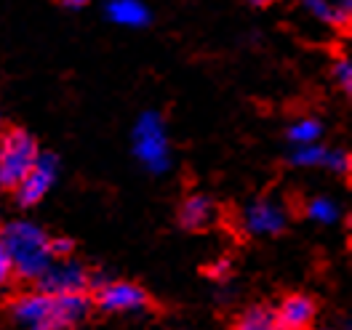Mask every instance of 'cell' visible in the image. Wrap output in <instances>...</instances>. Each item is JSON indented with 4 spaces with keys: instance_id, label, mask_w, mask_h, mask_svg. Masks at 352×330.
Returning a JSON list of instances; mask_svg holds the SVG:
<instances>
[{
    "instance_id": "6da1fadb",
    "label": "cell",
    "mask_w": 352,
    "mask_h": 330,
    "mask_svg": "<svg viewBox=\"0 0 352 330\" xmlns=\"http://www.w3.org/2000/svg\"><path fill=\"white\" fill-rule=\"evenodd\" d=\"M88 314L83 293H27L11 304V320L22 330H72Z\"/></svg>"
},
{
    "instance_id": "7a4b0ae2",
    "label": "cell",
    "mask_w": 352,
    "mask_h": 330,
    "mask_svg": "<svg viewBox=\"0 0 352 330\" xmlns=\"http://www.w3.org/2000/svg\"><path fill=\"white\" fill-rule=\"evenodd\" d=\"M3 248L8 250V259L14 264V272H19L27 280H41L45 269L54 261L51 240L38 224L30 221H11L3 229Z\"/></svg>"
},
{
    "instance_id": "3957f363",
    "label": "cell",
    "mask_w": 352,
    "mask_h": 330,
    "mask_svg": "<svg viewBox=\"0 0 352 330\" xmlns=\"http://www.w3.org/2000/svg\"><path fill=\"white\" fill-rule=\"evenodd\" d=\"M133 154L150 174H166L171 168V144L157 112H144L133 126Z\"/></svg>"
},
{
    "instance_id": "277c9868",
    "label": "cell",
    "mask_w": 352,
    "mask_h": 330,
    "mask_svg": "<svg viewBox=\"0 0 352 330\" xmlns=\"http://www.w3.org/2000/svg\"><path fill=\"white\" fill-rule=\"evenodd\" d=\"M38 147L32 136L11 131L0 144V187H16L38 160Z\"/></svg>"
},
{
    "instance_id": "5b68a950",
    "label": "cell",
    "mask_w": 352,
    "mask_h": 330,
    "mask_svg": "<svg viewBox=\"0 0 352 330\" xmlns=\"http://www.w3.org/2000/svg\"><path fill=\"white\" fill-rule=\"evenodd\" d=\"M88 285V272L83 264L72 261V259H54L51 266L41 274V287L45 293L62 296V293H83V287Z\"/></svg>"
},
{
    "instance_id": "8992f818",
    "label": "cell",
    "mask_w": 352,
    "mask_h": 330,
    "mask_svg": "<svg viewBox=\"0 0 352 330\" xmlns=\"http://www.w3.org/2000/svg\"><path fill=\"white\" fill-rule=\"evenodd\" d=\"M59 176L56 160L51 154H38L35 165L30 168V174L16 184V198L22 205H35L48 195V189L54 187V181Z\"/></svg>"
},
{
    "instance_id": "52a82bcc",
    "label": "cell",
    "mask_w": 352,
    "mask_h": 330,
    "mask_svg": "<svg viewBox=\"0 0 352 330\" xmlns=\"http://www.w3.org/2000/svg\"><path fill=\"white\" fill-rule=\"evenodd\" d=\"M99 307L104 311H142L147 307V293L133 283H107L99 290Z\"/></svg>"
},
{
    "instance_id": "ba28073f",
    "label": "cell",
    "mask_w": 352,
    "mask_h": 330,
    "mask_svg": "<svg viewBox=\"0 0 352 330\" xmlns=\"http://www.w3.org/2000/svg\"><path fill=\"white\" fill-rule=\"evenodd\" d=\"M245 229L251 235H278L286 226V208L272 202V200H259L245 208Z\"/></svg>"
},
{
    "instance_id": "9c48e42d",
    "label": "cell",
    "mask_w": 352,
    "mask_h": 330,
    "mask_svg": "<svg viewBox=\"0 0 352 330\" xmlns=\"http://www.w3.org/2000/svg\"><path fill=\"white\" fill-rule=\"evenodd\" d=\"M278 328L280 330H309L312 320H315V304L309 296H288L275 311Z\"/></svg>"
},
{
    "instance_id": "30bf717a",
    "label": "cell",
    "mask_w": 352,
    "mask_h": 330,
    "mask_svg": "<svg viewBox=\"0 0 352 330\" xmlns=\"http://www.w3.org/2000/svg\"><path fill=\"white\" fill-rule=\"evenodd\" d=\"M107 16L118 27H144L150 22V11L142 0H110L107 3Z\"/></svg>"
},
{
    "instance_id": "8fae6325",
    "label": "cell",
    "mask_w": 352,
    "mask_h": 330,
    "mask_svg": "<svg viewBox=\"0 0 352 330\" xmlns=\"http://www.w3.org/2000/svg\"><path fill=\"white\" fill-rule=\"evenodd\" d=\"M211 213H214L211 202L206 198H200V195H195V198H190L182 205V224L190 226V229H195V226L208 224V221H211Z\"/></svg>"
},
{
    "instance_id": "7c38bea8",
    "label": "cell",
    "mask_w": 352,
    "mask_h": 330,
    "mask_svg": "<svg viewBox=\"0 0 352 330\" xmlns=\"http://www.w3.org/2000/svg\"><path fill=\"white\" fill-rule=\"evenodd\" d=\"M235 330H280L278 328V320L270 309H248L245 314L238 317Z\"/></svg>"
},
{
    "instance_id": "4fadbf2b",
    "label": "cell",
    "mask_w": 352,
    "mask_h": 330,
    "mask_svg": "<svg viewBox=\"0 0 352 330\" xmlns=\"http://www.w3.org/2000/svg\"><path fill=\"white\" fill-rule=\"evenodd\" d=\"M320 123L318 120H312V117H302V120H296L291 128H288V139L296 144V147H302V144H315L318 139H320Z\"/></svg>"
},
{
    "instance_id": "5bb4252c",
    "label": "cell",
    "mask_w": 352,
    "mask_h": 330,
    "mask_svg": "<svg viewBox=\"0 0 352 330\" xmlns=\"http://www.w3.org/2000/svg\"><path fill=\"white\" fill-rule=\"evenodd\" d=\"M326 160V150L315 141V144H302L296 147L294 154H291V163L294 165H302V168H312V165H323Z\"/></svg>"
},
{
    "instance_id": "9a60e30c",
    "label": "cell",
    "mask_w": 352,
    "mask_h": 330,
    "mask_svg": "<svg viewBox=\"0 0 352 330\" xmlns=\"http://www.w3.org/2000/svg\"><path fill=\"white\" fill-rule=\"evenodd\" d=\"M307 213L309 219L318 221V224H333L339 219V208L331 198H315L307 205Z\"/></svg>"
},
{
    "instance_id": "2e32d148",
    "label": "cell",
    "mask_w": 352,
    "mask_h": 330,
    "mask_svg": "<svg viewBox=\"0 0 352 330\" xmlns=\"http://www.w3.org/2000/svg\"><path fill=\"white\" fill-rule=\"evenodd\" d=\"M302 8L307 11L309 16H315L318 22L336 24V14H333V3L331 0H299Z\"/></svg>"
},
{
    "instance_id": "e0dca14e",
    "label": "cell",
    "mask_w": 352,
    "mask_h": 330,
    "mask_svg": "<svg viewBox=\"0 0 352 330\" xmlns=\"http://www.w3.org/2000/svg\"><path fill=\"white\" fill-rule=\"evenodd\" d=\"M323 165L336 171V174H347L350 171V154L342 152V150H326V160Z\"/></svg>"
},
{
    "instance_id": "ac0fdd59",
    "label": "cell",
    "mask_w": 352,
    "mask_h": 330,
    "mask_svg": "<svg viewBox=\"0 0 352 330\" xmlns=\"http://www.w3.org/2000/svg\"><path fill=\"white\" fill-rule=\"evenodd\" d=\"M333 75H336V83H339L344 91L352 89V64H350V59H339V62H336V67H333Z\"/></svg>"
},
{
    "instance_id": "d6986e66",
    "label": "cell",
    "mask_w": 352,
    "mask_h": 330,
    "mask_svg": "<svg viewBox=\"0 0 352 330\" xmlns=\"http://www.w3.org/2000/svg\"><path fill=\"white\" fill-rule=\"evenodd\" d=\"M11 274H14V264H11V259H8V250H6L3 242H0V285H6Z\"/></svg>"
},
{
    "instance_id": "ffe728a7",
    "label": "cell",
    "mask_w": 352,
    "mask_h": 330,
    "mask_svg": "<svg viewBox=\"0 0 352 330\" xmlns=\"http://www.w3.org/2000/svg\"><path fill=\"white\" fill-rule=\"evenodd\" d=\"M69 240H51V253H54V259L59 256V259H65L67 253H69Z\"/></svg>"
},
{
    "instance_id": "44dd1931",
    "label": "cell",
    "mask_w": 352,
    "mask_h": 330,
    "mask_svg": "<svg viewBox=\"0 0 352 330\" xmlns=\"http://www.w3.org/2000/svg\"><path fill=\"white\" fill-rule=\"evenodd\" d=\"M62 3H67V5H75V8H78V5H86L88 0H62Z\"/></svg>"
},
{
    "instance_id": "7402d4cb",
    "label": "cell",
    "mask_w": 352,
    "mask_h": 330,
    "mask_svg": "<svg viewBox=\"0 0 352 330\" xmlns=\"http://www.w3.org/2000/svg\"><path fill=\"white\" fill-rule=\"evenodd\" d=\"M251 3H254V5H270L272 0H251Z\"/></svg>"
}]
</instances>
